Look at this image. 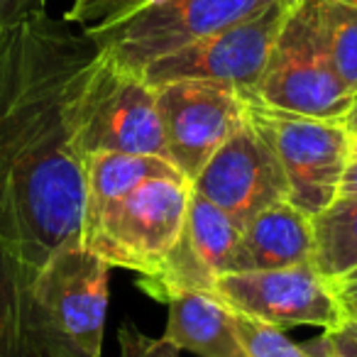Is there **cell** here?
Wrapping results in <instances>:
<instances>
[{"label":"cell","instance_id":"obj_8","mask_svg":"<svg viewBox=\"0 0 357 357\" xmlns=\"http://www.w3.org/2000/svg\"><path fill=\"white\" fill-rule=\"evenodd\" d=\"M294 0H277L274 6L245 22L196 40L142 69L147 84L201 79L233 86L243 96H252L279 30L291 10Z\"/></svg>","mask_w":357,"mask_h":357},{"label":"cell","instance_id":"obj_16","mask_svg":"<svg viewBox=\"0 0 357 357\" xmlns=\"http://www.w3.org/2000/svg\"><path fill=\"white\" fill-rule=\"evenodd\" d=\"M323 279L337 284L357 269V196H337L313 215V259Z\"/></svg>","mask_w":357,"mask_h":357},{"label":"cell","instance_id":"obj_17","mask_svg":"<svg viewBox=\"0 0 357 357\" xmlns=\"http://www.w3.org/2000/svg\"><path fill=\"white\" fill-rule=\"evenodd\" d=\"M25 272L15 255L0 243V357H30L25 335Z\"/></svg>","mask_w":357,"mask_h":357},{"label":"cell","instance_id":"obj_20","mask_svg":"<svg viewBox=\"0 0 357 357\" xmlns=\"http://www.w3.org/2000/svg\"><path fill=\"white\" fill-rule=\"evenodd\" d=\"M149 3L154 0H71L64 20L74 27H81L84 32H93L135 15Z\"/></svg>","mask_w":357,"mask_h":357},{"label":"cell","instance_id":"obj_25","mask_svg":"<svg viewBox=\"0 0 357 357\" xmlns=\"http://www.w3.org/2000/svg\"><path fill=\"white\" fill-rule=\"evenodd\" d=\"M337 196H357V154H352L350 162H347V169L340 181V194Z\"/></svg>","mask_w":357,"mask_h":357},{"label":"cell","instance_id":"obj_12","mask_svg":"<svg viewBox=\"0 0 357 357\" xmlns=\"http://www.w3.org/2000/svg\"><path fill=\"white\" fill-rule=\"evenodd\" d=\"M191 189L243 228L250 218L289 199L287 174L267 139L245 113V123L206 162Z\"/></svg>","mask_w":357,"mask_h":357},{"label":"cell","instance_id":"obj_10","mask_svg":"<svg viewBox=\"0 0 357 357\" xmlns=\"http://www.w3.org/2000/svg\"><path fill=\"white\" fill-rule=\"evenodd\" d=\"M215 294L233 311L267 321L282 331L296 326L331 331L345 318L335 284L323 279L311 262L284 269L223 274L215 284Z\"/></svg>","mask_w":357,"mask_h":357},{"label":"cell","instance_id":"obj_30","mask_svg":"<svg viewBox=\"0 0 357 357\" xmlns=\"http://www.w3.org/2000/svg\"><path fill=\"white\" fill-rule=\"evenodd\" d=\"M342 3H350V6H357V0H342Z\"/></svg>","mask_w":357,"mask_h":357},{"label":"cell","instance_id":"obj_13","mask_svg":"<svg viewBox=\"0 0 357 357\" xmlns=\"http://www.w3.org/2000/svg\"><path fill=\"white\" fill-rule=\"evenodd\" d=\"M313 259V215L291 201L259 211L240 230L233 272L284 269ZM230 272V274H233Z\"/></svg>","mask_w":357,"mask_h":357},{"label":"cell","instance_id":"obj_5","mask_svg":"<svg viewBox=\"0 0 357 357\" xmlns=\"http://www.w3.org/2000/svg\"><path fill=\"white\" fill-rule=\"evenodd\" d=\"M189 196L186 178L144 181L81 225L79 243L110 267L152 274L181 233Z\"/></svg>","mask_w":357,"mask_h":357},{"label":"cell","instance_id":"obj_6","mask_svg":"<svg viewBox=\"0 0 357 357\" xmlns=\"http://www.w3.org/2000/svg\"><path fill=\"white\" fill-rule=\"evenodd\" d=\"M245 98L248 120L277 154L289 184V201L308 215L321 213L340 194L342 174L352 157V135L342 120L289 113Z\"/></svg>","mask_w":357,"mask_h":357},{"label":"cell","instance_id":"obj_26","mask_svg":"<svg viewBox=\"0 0 357 357\" xmlns=\"http://www.w3.org/2000/svg\"><path fill=\"white\" fill-rule=\"evenodd\" d=\"M311 357H333L331 355V345H328L326 335L311 340Z\"/></svg>","mask_w":357,"mask_h":357},{"label":"cell","instance_id":"obj_3","mask_svg":"<svg viewBox=\"0 0 357 357\" xmlns=\"http://www.w3.org/2000/svg\"><path fill=\"white\" fill-rule=\"evenodd\" d=\"M69 115L81 159L93 152L167 157L154 86L100 52L81 74Z\"/></svg>","mask_w":357,"mask_h":357},{"label":"cell","instance_id":"obj_11","mask_svg":"<svg viewBox=\"0 0 357 357\" xmlns=\"http://www.w3.org/2000/svg\"><path fill=\"white\" fill-rule=\"evenodd\" d=\"M240 225L208 199L191 189L184 225L174 248L152 274H139L137 287L157 301L181 291H211L233 272Z\"/></svg>","mask_w":357,"mask_h":357},{"label":"cell","instance_id":"obj_23","mask_svg":"<svg viewBox=\"0 0 357 357\" xmlns=\"http://www.w3.org/2000/svg\"><path fill=\"white\" fill-rule=\"evenodd\" d=\"M47 10V0H0V32L30 15Z\"/></svg>","mask_w":357,"mask_h":357},{"label":"cell","instance_id":"obj_14","mask_svg":"<svg viewBox=\"0 0 357 357\" xmlns=\"http://www.w3.org/2000/svg\"><path fill=\"white\" fill-rule=\"evenodd\" d=\"M164 337L178 350L199 357H248L235 331L233 308L211 291H181L169 296Z\"/></svg>","mask_w":357,"mask_h":357},{"label":"cell","instance_id":"obj_4","mask_svg":"<svg viewBox=\"0 0 357 357\" xmlns=\"http://www.w3.org/2000/svg\"><path fill=\"white\" fill-rule=\"evenodd\" d=\"M248 98L311 118L342 120L347 115L355 93L337 79L328 59L318 0H294L267 66Z\"/></svg>","mask_w":357,"mask_h":357},{"label":"cell","instance_id":"obj_28","mask_svg":"<svg viewBox=\"0 0 357 357\" xmlns=\"http://www.w3.org/2000/svg\"><path fill=\"white\" fill-rule=\"evenodd\" d=\"M342 282H357V269H355V272H352L347 279H342Z\"/></svg>","mask_w":357,"mask_h":357},{"label":"cell","instance_id":"obj_27","mask_svg":"<svg viewBox=\"0 0 357 357\" xmlns=\"http://www.w3.org/2000/svg\"><path fill=\"white\" fill-rule=\"evenodd\" d=\"M342 125H345L350 135H357V96H355V100H352V108L347 110V115L342 118Z\"/></svg>","mask_w":357,"mask_h":357},{"label":"cell","instance_id":"obj_15","mask_svg":"<svg viewBox=\"0 0 357 357\" xmlns=\"http://www.w3.org/2000/svg\"><path fill=\"white\" fill-rule=\"evenodd\" d=\"M152 178H184L167 157L128 152H93L84 157V211L81 225L103 213Z\"/></svg>","mask_w":357,"mask_h":357},{"label":"cell","instance_id":"obj_19","mask_svg":"<svg viewBox=\"0 0 357 357\" xmlns=\"http://www.w3.org/2000/svg\"><path fill=\"white\" fill-rule=\"evenodd\" d=\"M233 318L248 357H311V342L296 345L282 328L248 313L233 311Z\"/></svg>","mask_w":357,"mask_h":357},{"label":"cell","instance_id":"obj_9","mask_svg":"<svg viewBox=\"0 0 357 357\" xmlns=\"http://www.w3.org/2000/svg\"><path fill=\"white\" fill-rule=\"evenodd\" d=\"M167 159L194 181L213 152L245 123V98L233 86L181 79L154 86Z\"/></svg>","mask_w":357,"mask_h":357},{"label":"cell","instance_id":"obj_21","mask_svg":"<svg viewBox=\"0 0 357 357\" xmlns=\"http://www.w3.org/2000/svg\"><path fill=\"white\" fill-rule=\"evenodd\" d=\"M118 345H120V357H181V350L169 337L147 335L132 321L120 323Z\"/></svg>","mask_w":357,"mask_h":357},{"label":"cell","instance_id":"obj_22","mask_svg":"<svg viewBox=\"0 0 357 357\" xmlns=\"http://www.w3.org/2000/svg\"><path fill=\"white\" fill-rule=\"evenodd\" d=\"M333 357H357V321L342 318L335 328L323 331Z\"/></svg>","mask_w":357,"mask_h":357},{"label":"cell","instance_id":"obj_24","mask_svg":"<svg viewBox=\"0 0 357 357\" xmlns=\"http://www.w3.org/2000/svg\"><path fill=\"white\" fill-rule=\"evenodd\" d=\"M335 294L340 301L342 316L357 321V282H337Z\"/></svg>","mask_w":357,"mask_h":357},{"label":"cell","instance_id":"obj_29","mask_svg":"<svg viewBox=\"0 0 357 357\" xmlns=\"http://www.w3.org/2000/svg\"><path fill=\"white\" fill-rule=\"evenodd\" d=\"M352 154H357V135H352Z\"/></svg>","mask_w":357,"mask_h":357},{"label":"cell","instance_id":"obj_7","mask_svg":"<svg viewBox=\"0 0 357 357\" xmlns=\"http://www.w3.org/2000/svg\"><path fill=\"white\" fill-rule=\"evenodd\" d=\"M274 3L277 0H154L135 15L86 35L110 61L142 74L152 61L250 20Z\"/></svg>","mask_w":357,"mask_h":357},{"label":"cell","instance_id":"obj_1","mask_svg":"<svg viewBox=\"0 0 357 357\" xmlns=\"http://www.w3.org/2000/svg\"><path fill=\"white\" fill-rule=\"evenodd\" d=\"M96 42L50 13L0 32V243L27 284L64 245L79 243L84 159L71 98Z\"/></svg>","mask_w":357,"mask_h":357},{"label":"cell","instance_id":"obj_2","mask_svg":"<svg viewBox=\"0 0 357 357\" xmlns=\"http://www.w3.org/2000/svg\"><path fill=\"white\" fill-rule=\"evenodd\" d=\"M110 269L81 243L47 259L27 289L30 357H103Z\"/></svg>","mask_w":357,"mask_h":357},{"label":"cell","instance_id":"obj_18","mask_svg":"<svg viewBox=\"0 0 357 357\" xmlns=\"http://www.w3.org/2000/svg\"><path fill=\"white\" fill-rule=\"evenodd\" d=\"M318 22L337 79L357 96V6L318 0Z\"/></svg>","mask_w":357,"mask_h":357}]
</instances>
